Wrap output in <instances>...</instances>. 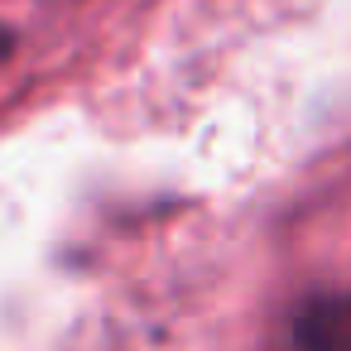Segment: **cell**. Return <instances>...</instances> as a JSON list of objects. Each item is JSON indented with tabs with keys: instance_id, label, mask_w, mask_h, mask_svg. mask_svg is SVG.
<instances>
[{
	"instance_id": "obj_1",
	"label": "cell",
	"mask_w": 351,
	"mask_h": 351,
	"mask_svg": "<svg viewBox=\"0 0 351 351\" xmlns=\"http://www.w3.org/2000/svg\"><path fill=\"white\" fill-rule=\"evenodd\" d=\"M293 351H351V293H317L293 317Z\"/></svg>"
},
{
	"instance_id": "obj_2",
	"label": "cell",
	"mask_w": 351,
	"mask_h": 351,
	"mask_svg": "<svg viewBox=\"0 0 351 351\" xmlns=\"http://www.w3.org/2000/svg\"><path fill=\"white\" fill-rule=\"evenodd\" d=\"M10 53H15V34H10L5 25H0V63H5Z\"/></svg>"
}]
</instances>
